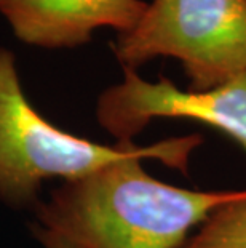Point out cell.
Masks as SVG:
<instances>
[{
	"instance_id": "cell-3",
	"label": "cell",
	"mask_w": 246,
	"mask_h": 248,
	"mask_svg": "<svg viewBox=\"0 0 246 248\" xmlns=\"http://www.w3.org/2000/svg\"><path fill=\"white\" fill-rule=\"evenodd\" d=\"M111 48L122 69L173 58L192 92L221 85L246 72V0H152Z\"/></svg>"
},
{
	"instance_id": "cell-1",
	"label": "cell",
	"mask_w": 246,
	"mask_h": 248,
	"mask_svg": "<svg viewBox=\"0 0 246 248\" xmlns=\"http://www.w3.org/2000/svg\"><path fill=\"white\" fill-rule=\"evenodd\" d=\"M144 160L62 181L34 210V237L43 248H177L217 207L246 197V187L173 186L150 176Z\"/></svg>"
},
{
	"instance_id": "cell-4",
	"label": "cell",
	"mask_w": 246,
	"mask_h": 248,
	"mask_svg": "<svg viewBox=\"0 0 246 248\" xmlns=\"http://www.w3.org/2000/svg\"><path fill=\"white\" fill-rule=\"evenodd\" d=\"M122 82L107 87L96 103V120L117 142H131L159 119L190 120L233 140L246 154V72L221 85L192 92L168 77L145 80L123 67Z\"/></svg>"
},
{
	"instance_id": "cell-6",
	"label": "cell",
	"mask_w": 246,
	"mask_h": 248,
	"mask_svg": "<svg viewBox=\"0 0 246 248\" xmlns=\"http://www.w3.org/2000/svg\"><path fill=\"white\" fill-rule=\"evenodd\" d=\"M177 248H246V197L217 207Z\"/></svg>"
},
{
	"instance_id": "cell-2",
	"label": "cell",
	"mask_w": 246,
	"mask_h": 248,
	"mask_svg": "<svg viewBox=\"0 0 246 248\" xmlns=\"http://www.w3.org/2000/svg\"><path fill=\"white\" fill-rule=\"evenodd\" d=\"M203 144L193 133L147 146L101 144L58 128L26 96L16 58L0 46V203L12 210H34L48 179H77L114 162L144 157L187 175L190 159Z\"/></svg>"
},
{
	"instance_id": "cell-5",
	"label": "cell",
	"mask_w": 246,
	"mask_h": 248,
	"mask_svg": "<svg viewBox=\"0 0 246 248\" xmlns=\"http://www.w3.org/2000/svg\"><path fill=\"white\" fill-rule=\"evenodd\" d=\"M145 8V0H0L16 39L48 50L87 45L102 28L125 34Z\"/></svg>"
}]
</instances>
